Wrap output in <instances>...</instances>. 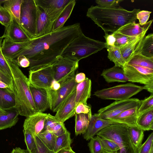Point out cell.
<instances>
[{
	"label": "cell",
	"instance_id": "d590c367",
	"mask_svg": "<svg viewBox=\"0 0 153 153\" xmlns=\"http://www.w3.org/2000/svg\"><path fill=\"white\" fill-rule=\"evenodd\" d=\"M70 133L67 131L63 134L57 137L53 152L55 153L63 149L71 147L72 143Z\"/></svg>",
	"mask_w": 153,
	"mask_h": 153
},
{
	"label": "cell",
	"instance_id": "b9f144b4",
	"mask_svg": "<svg viewBox=\"0 0 153 153\" xmlns=\"http://www.w3.org/2000/svg\"><path fill=\"white\" fill-rule=\"evenodd\" d=\"M140 101V104L138 111V116L143 112L153 108V94H151L149 97Z\"/></svg>",
	"mask_w": 153,
	"mask_h": 153
},
{
	"label": "cell",
	"instance_id": "83f0119b",
	"mask_svg": "<svg viewBox=\"0 0 153 153\" xmlns=\"http://www.w3.org/2000/svg\"><path fill=\"white\" fill-rule=\"evenodd\" d=\"M15 106L14 94L9 89L0 88V108L8 110Z\"/></svg>",
	"mask_w": 153,
	"mask_h": 153
},
{
	"label": "cell",
	"instance_id": "cb8c5ba5",
	"mask_svg": "<svg viewBox=\"0 0 153 153\" xmlns=\"http://www.w3.org/2000/svg\"><path fill=\"white\" fill-rule=\"evenodd\" d=\"M101 76L103 77L108 83L128 82V79L125 75L123 69L115 66L111 68L104 69Z\"/></svg>",
	"mask_w": 153,
	"mask_h": 153
},
{
	"label": "cell",
	"instance_id": "ba28073f",
	"mask_svg": "<svg viewBox=\"0 0 153 153\" xmlns=\"http://www.w3.org/2000/svg\"><path fill=\"white\" fill-rule=\"evenodd\" d=\"M79 62L71 57L59 56L52 65L54 80L61 84L75 76L78 68Z\"/></svg>",
	"mask_w": 153,
	"mask_h": 153
},
{
	"label": "cell",
	"instance_id": "d6986e66",
	"mask_svg": "<svg viewBox=\"0 0 153 153\" xmlns=\"http://www.w3.org/2000/svg\"><path fill=\"white\" fill-rule=\"evenodd\" d=\"M139 106L124 111L108 120L114 123H120L128 126H137Z\"/></svg>",
	"mask_w": 153,
	"mask_h": 153
},
{
	"label": "cell",
	"instance_id": "11a10c76",
	"mask_svg": "<svg viewBox=\"0 0 153 153\" xmlns=\"http://www.w3.org/2000/svg\"><path fill=\"white\" fill-rule=\"evenodd\" d=\"M86 78L85 75L84 73H79L76 74L75 81L77 83H79L83 81Z\"/></svg>",
	"mask_w": 153,
	"mask_h": 153
},
{
	"label": "cell",
	"instance_id": "ac0fdd59",
	"mask_svg": "<svg viewBox=\"0 0 153 153\" xmlns=\"http://www.w3.org/2000/svg\"><path fill=\"white\" fill-rule=\"evenodd\" d=\"M36 4L48 15L58 17L71 0H35Z\"/></svg>",
	"mask_w": 153,
	"mask_h": 153
},
{
	"label": "cell",
	"instance_id": "6da1fadb",
	"mask_svg": "<svg viewBox=\"0 0 153 153\" xmlns=\"http://www.w3.org/2000/svg\"><path fill=\"white\" fill-rule=\"evenodd\" d=\"M82 32L80 25L77 23L31 39L27 46L10 61L14 62L18 56H24L30 61L29 70L51 65Z\"/></svg>",
	"mask_w": 153,
	"mask_h": 153
},
{
	"label": "cell",
	"instance_id": "f1b7e54d",
	"mask_svg": "<svg viewBox=\"0 0 153 153\" xmlns=\"http://www.w3.org/2000/svg\"><path fill=\"white\" fill-rule=\"evenodd\" d=\"M76 3L75 0H71L54 23L52 31L56 30L64 26L70 17Z\"/></svg>",
	"mask_w": 153,
	"mask_h": 153
},
{
	"label": "cell",
	"instance_id": "ffe728a7",
	"mask_svg": "<svg viewBox=\"0 0 153 153\" xmlns=\"http://www.w3.org/2000/svg\"><path fill=\"white\" fill-rule=\"evenodd\" d=\"M113 123L108 120L103 119L92 115L87 130L83 134V138L86 140H89L102 129Z\"/></svg>",
	"mask_w": 153,
	"mask_h": 153
},
{
	"label": "cell",
	"instance_id": "5b68a950",
	"mask_svg": "<svg viewBox=\"0 0 153 153\" xmlns=\"http://www.w3.org/2000/svg\"><path fill=\"white\" fill-rule=\"evenodd\" d=\"M106 47L105 42L90 38L86 36L82 32L69 44L61 56L71 57L79 61Z\"/></svg>",
	"mask_w": 153,
	"mask_h": 153
},
{
	"label": "cell",
	"instance_id": "60d3db41",
	"mask_svg": "<svg viewBox=\"0 0 153 153\" xmlns=\"http://www.w3.org/2000/svg\"><path fill=\"white\" fill-rule=\"evenodd\" d=\"M101 142L103 149L108 152L116 153L120 149L117 143L111 140L101 137Z\"/></svg>",
	"mask_w": 153,
	"mask_h": 153
},
{
	"label": "cell",
	"instance_id": "f907efd6",
	"mask_svg": "<svg viewBox=\"0 0 153 153\" xmlns=\"http://www.w3.org/2000/svg\"><path fill=\"white\" fill-rule=\"evenodd\" d=\"M13 62L18 66L24 68L29 67L30 65L29 60L23 55L18 56Z\"/></svg>",
	"mask_w": 153,
	"mask_h": 153
},
{
	"label": "cell",
	"instance_id": "7402d4cb",
	"mask_svg": "<svg viewBox=\"0 0 153 153\" xmlns=\"http://www.w3.org/2000/svg\"><path fill=\"white\" fill-rule=\"evenodd\" d=\"M152 21V19L143 26L135 22L130 23L121 27L116 32L128 37H136L143 32L147 31Z\"/></svg>",
	"mask_w": 153,
	"mask_h": 153
},
{
	"label": "cell",
	"instance_id": "91938a15",
	"mask_svg": "<svg viewBox=\"0 0 153 153\" xmlns=\"http://www.w3.org/2000/svg\"><path fill=\"white\" fill-rule=\"evenodd\" d=\"M11 153H24L23 149L19 147L13 149Z\"/></svg>",
	"mask_w": 153,
	"mask_h": 153
},
{
	"label": "cell",
	"instance_id": "9c48e42d",
	"mask_svg": "<svg viewBox=\"0 0 153 153\" xmlns=\"http://www.w3.org/2000/svg\"><path fill=\"white\" fill-rule=\"evenodd\" d=\"M128 127L120 123H113L102 129L96 135L115 142L120 148L127 146L132 144L128 133Z\"/></svg>",
	"mask_w": 153,
	"mask_h": 153
},
{
	"label": "cell",
	"instance_id": "6125c7cd",
	"mask_svg": "<svg viewBox=\"0 0 153 153\" xmlns=\"http://www.w3.org/2000/svg\"><path fill=\"white\" fill-rule=\"evenodd\" d=\"M3 38L2 36L0 37V48L1 47L2 39Z\"/></svg>",
	"mask_w": 153,
	"mask_h": 153
},
{
	"label": "cell",
	"instance_id": "8fae6325",
	"mask_svg": "<svg viewBox=\"0 0 153 153\" xmlns=\"http://www.w3.org/2000/svg\"><path fill=\"white\" fill-rule=\"evenodd\" d=\"M75 75L60 84V87L57 91H54L50 88L48 89L50 98V108L53 112L56 111L76 89L78 83L75 81Z\"/></svg>",
	"mask_w": 153,
	"mask_h": 153
},
{
	"label": "cell",
	"instance_id": "d4e9b609",
	"mask_svg": "<svg viewBox=\"0 0 153 153\" xmlns=\"http://www.w3.org/2000/svg\"><path fill=\"white\" fill-rule=\"evenodd\" d=\"M67 131L64 123L61 122L50 114H47L42 131L51 132L58 137L65 133Z\"/></svg>",
	"mask_w": 153,
	"mask_h": 153
},
{
	"label": "cell",
	"instance_id": "03108f58",
	"mask_svg": "<svg viewBox=\"0 0 153 153\" xmlns=\"http://www.w3.org/2000/svg\"><path fill=\"white\" fill-rule=\"evenodd\" d=\"M6 0H0V5L2 3H4Z\"/></svg>",
	"mask_w": 153,
	"mask_h": 153
},
{
	"label": "cell",
	"instance_id": "f546056e",
	"mask_svg": "<svg viewBox=\"0 0 153 153\" xmlns=\"http://www.w3.org/2000/svg\"><path fill=\"white\" fill-rule=\"evenodd\" d=\"M137 126L144 131L153 130V108L146 111L137 117Z\"/></svg>",
	"mask_w": 153,
	"mask_h": 153
},
{
	"label": "cell",
	"instance_id": "44dd1931",
	"mask_svg": "<svg viewBox=\"0 0 153 153\" xmlns=\"http://www.w3.org/2000/svg\"><path fill=\"white\" fill-rule=\"evenodd\" d=\"M28 41L16 43L12 41L7 38H5L1 47V53L5 59L10 60L15 55L27 46Z\"/></svg>",
	"mask_w": 153,
	"mask_h": 153
},
{
	"label": "cell",
	"instance_id": "8d00e7d4",
	"mask_svg": "<svg viewBox=\"0 0 153 153\" xmlns=\"http://www.w3.org/2000/svg\"><path fill=\"white\" fill-rule=\"evenodd\" d=\"M42 142L50 150L53 151L57 136L52 132L43 131L37 135Z\"/></svg>",
	"mask_w": 153,
	"mask_h": 153
},
{
	"label": "cell",
	"instance_id": "836d02e7",
	"mask_svg": "<svg viewBox=\"0 0 153 153\" xmlns=\"http://www.w3.org/2000/svg\"><path fill=\"white\" fill-rule=\"evenodd\" d=\"M128 133L132 144L138 149L142 144L144 131L137 126H128Z\"/></svg>",
	"mask_w": 153,
	"mask_h": 153
},
{
	"label": "cell",
	"instance_id": "7dc6e473",
	"mask_svg": "<svg viewBox=\"0 0 153 153\" xmlns=\"http://www.w3.org/2000/svg\"><path fill=\"white\" fill-rule=\"evenodd\" d=\"M123 1L120 0H96L95 2L99 7L109 8L117 7Z\"/></svg>",
	"mask_w": 153,
	"mask_h": 153
},
{
	"label": "cell",
	"instance_id": "74e56055",
	"mask_svg": "<svg viewBox=\"0 0 153 153\" xmlns=\"http://www.w3.org/2000/svg\"><path fill=\"white\" fill-rule=\"evenodd\" d=\"M23 132L27 149L29 153H34L36 149L35 138L33 134L27 129H24Z\"/></svg>",
	"mask_w": 153,
	"mask_h": 153
},
{
	"label": "cell",
	"instance_id": "f5cc1de1",
	"mask_svg": "<svg viewBox=\"0 0 153 153\" xmlns=\"http://www.w3.org/2000/svg\"><path fill=\"white\" fill-rule=\"evenodd\" d=\"M136 149L132 144L120 148L116 153H137Z\"/></svg>",
	"mask_w": 153,
	"mask_h": 153
},
{
	"label": "cell",
	"instance_id": "f35d334b",
	"mask_svg": "<svg viewBox=\"0 0 153 153\" xmlns=\"http://www.w3.org/2000/svg\"><path fill=\"white\" fill-rule=\"evenodd\" d=\"M90 140L88 146L91 153H100L103 149L101 142V137L97 135Z\"/></svg>",
	"mask_w": 153,
	"mask_h": 153
},
{
	"label": "cell",
	"instance_id": "5bb4252c",
	"mask_svg": "<svg viewBox=\"0 0 153 153\" xmlns=\"http://www.w3.org/2000/svg\"><path fill=\"white\" fill-rule=\"evenodd\" d=\"M76 93L75 89L56 112L55 117L62 123H64L76 114Z\"/></svg>",
	"mask_w": 153,
	"mask_h": 153
},
{
	"label": "cell",
	"instance_id": "603a6c76",
	"mask_svg": "<svg viewBox=\"0 0 153 153\" xmlns=\"http://www.w3.org/2000/svg\"><path fill=\"white\" fill-rule=\"evenodd\" d=\"M91 80L87 77L82 82L77 84L76 88V106L80 103L87 105L88 99L91 97Z\"/></svg>",
	"mask_w": 153,
	"mask_h": 153
},
{
	"label": "cell",
	"instance_id": "681fc988",
	"mask_svg": "<svg viewBox=\"0 0 153 153\" xmlns=\"http://www.w3.org/2000/svg\"><path fill=\"white\" fill-rule=\"evenodd\" d=\"M75 113L76 114L83 113L92 115L91 106L82 103L79 104L76 107Z\"/></svg>",
	"mask_w": 153,
	"mask_h": 153
},
{
	"label": "cell",
	"instance_id": "7bdbcfd3",
	"mask_svg": "<svg viewBox=\"0 0 153 153\" xmlns=\"http://www.w3.org/2000/svg\"><path fill=\"white\" fill-rule=\"evenodd\" d=\"M12 16L9 11L0 5V23L6 27L11 23Z\"/></svg>",
	"mask_w": 153,
	"mask_h": 153
},
{
	"label": "cell",
	"instance_id": "9f6ffc18",
	"mask_svg": "<svg viewBox=\"0 0 153 153\" xmlns=\"http://www.w3.org/2000/svg\"><path fill=\"white\" fill-rule=\"evenodd\" d=\"M60 84L54 80L51 84L50 89L54 91H56L60 88Z\"/></svg>",
	"mask_w": 153,
	"mask_h": 153
},
{
	"label": "cell",
	"instance_id": "ee69618b",
	"mask_svg": "<svg viewBox=\"0 0 153 153\" xmlns=\"http://www.w3.org/2000/svg\"><path fill=\"white\" fill-rule=\"evenodd\" d=\"M112 34L115 39L114 46L119 48L127 44L137 37H129L123 35L116 32L112 33Z\"/></svg>",
	"mask_w": 153,
	"mask_h": 153
},
{
	"label": "cell",
	"instance_id": "6f0895ef",
	"mask_svg": "<svg viewBox=\"0 0 153 153\" xmlns=\"http://www.w3.org/2000/svg\"><path fill=\"white\" fill-rule=\"evenodd\" d=\"M55 153H76L72 149L71 147L62 149Z\"/></svg>",
	"mask_w": 153,
	"mask_h": 153
},
{
	"label": "cell",
	"instance_id": "30bf717a",
	"mask_svg": "<svg viewBox=\"0 0 153 153\" xmlns=\"http://www.w3.org/2000/svg\"><path fill=\"white\" fill-rule=\"evenodd\" d=\"M140 101L136 98L115 101L109 105L100 108L94 114L100 118L109 120L124 111L139 106Z\"/></svg>",
	"mask_w": 153,
	"mask_h": 153
},
{
	"label": "cell",
	"instance_id": "ab89813d",
	"mask_svg": "<svg viewBox=\"0 0 153 153\" xmlns=\"http://www.w3.org/2000/svg\"><path fill=\"white\" fill-rule=\"evenodd\" d=\"M137 153H153V133L149 136L146 140L137 150Z\"/></svg>",
	"mask_w": 153,
	"mask_h": 153
},
{
	"label": "cell",
	"instance_id": "db71d44e",
	"mask_svg": "<svg viewBox=\"0 0 153 153\" xmlns=\"http://www.w3.org/2000/svg\"><path fill=\"white\" fill-rule=\"evenodd\" d=\"M105 40L106 49L112 46H114L115 42V39L113 34H109L108 33H105V35L104 36Z\"/></svg>",
	"mask_w": 153,
	"mask_h": 153
},
{
	"label": "cell",
	"instance_id": "1f68e13d",
	"mask_svg": "<svg viewBox=\"0 0 153 153\" xmlns=\"http://www.w3.org/2000/svg\"><path fill=\"white\" fill-rule=\"evenodd\" d=\"M136 53H139L148 58H153V33H150L144 37Z\"/></svg>",
	"mask_w": 153,
	"mask_h": 153
},
{
	"label": "cell",
	"instance_id": "9a60e30c",
	"mask_svg": "<svg viewBox=\"0 0 153 153\" xmlns=\"http://www.w3.org/2000/svg\"><path fill=\"white\" fill-rule=\"evenodd\" d=\"M30 88L37 112H43L50 108L48 89L35 87L29 83Z\"/></svg>",
	"mask_w": 153,
	"mask_h": 153
},
{
	"label": "cell",
	"instance_id": "816d5d0a",
	"mask_svg": "<svg viewBox=\"0 0 153 153\" xmlns=\"http://www.w3.org/2000/svg\"><path fill=\"white\" fill-rule=\"evenodd\" d=\"M0 80L8 85L11 91L14 93V88L12 79L7 76L0 71Z\"/></svg>",
	"mask_w": 153,
	"mask_h": 153
},
{
	"label": "cell",
	"instance_id": "e7e4bbea",
	"mask_svg": "<svg viewBox=\"0 0 153 153\" xmlns=\"http://www.w3.org/2000/svg\"><path fill=\"white\" fill-rule=\"evenodd\" d=\"M100 153H112L108 152L103 149L102 150V151Z\"/></svg>",
	"mask_w": 153,
	"mask_h": 153
},
{
	"label": "cell",
	"instance_id": "680465c9",
	"mask_svg": "<svg viewBox=\"0 0 153 153\" xmlns=\"http://www.w3.org/2000/svg\"><path fill=\"white\" fill-rule=\"evenodd\" d=\"M143 86V89L147 90L151 94H153V85H144Z\"/></svg>",
	"mask_w": 153,
	"mask_h": 153
},
{
	"label": "cell",
	"instance_id": "f6af8a7d",
	"mask_svg": "<svg viewBox=\"0 0 153 153\" xmlns=\"http://www.w3.org/2000/svg\"><path fill=\"white\" fill-rule=\"evenodd\" d=\"M0 71L7 76L12 78V74L6 59L2 55L0 48Z\"/></svg>",
	"mask_w": 153,
	"mask_h": 153
},
{
	"label": "cell",
	"instance_id": "4dcf8cb0",
	"mask_svg": "<svg viewBox=\"0 0 153 153\" xmlns=\"http://www.w3.org/2000/svg\"><path fill=\"white\" fill-rule=\"evenodd\" d=\"M91 115L88 114H76L75 117V134H84L86 132Z\"/></svg>",
	"mask_w": 153,
	"mask_h": 153
},
{
	"label": "cell",
	"instance_id": "bcb514c9",
	"mask_svg": "<svg viewBox=\"0 0 153 153\" xmlns=\"http://www.w3.org/2000/svg\"><path fill=\"white\" fill-rule=\"evenodd\" d=\"M34 136L36 144V149L34 153H55L46 146L37 135Z\"/></svg>",
	"mask_w": 153,
	"mask_h": 153
},
{
	"label": "cell",
	"instance_id": "e575fe53",
	"mask_svg": "<svg viewBox=\"0 0 153 153\" xmlns=\"http://www.w3.org/2000/svg\"><path fill=\"white\" fill-rule=\"evenodd\" d=\"M23 0H6L3 7L19 23L21 6Z\"/></svg>",
	"mask_w": 153,
	"mask_h": 153
},
{
	"label": "cell",
	"instance_id": "52a82bcc",
	"mask_svg": "<svg viewBox=\"0 0 153 153\" xmlns=\"http://www.w3.org/2000/svg\"><path fill=\"white\" fill-rule=\"evenodd\" d=\"M37 17V5L35 0H23L19 24L30 39L36 36Z\"/></svg>",
	"mask_w": 153,
	"mask_h": 153
},
{
	"label": "cell",
	"instance_id": "484cf974",
	"mask_svg": "<svg viewBox=\"0 0 153 153\" xmlns=\"http://www.w3.org/2000/svg\"><path fill=\"white\" fill-rule=\"evenodd\" d=\"M147 32H143L127 44L119 48L122 55L126 62L135 53L137 52Z\"/></svg>",
	"mask_w": 153,
	"mask_h": 153
},
{
	"label": "cell",
	"instance_id": "3957f363",
	"mask_svg": "<svg viewBox=\"0 0 153 153\" xmlns=\"http://www.w3.org/2000/svg\"><path fill=\"white\" fill-rule=\"evenodd\" d=\"M6 60L12 74L16 102L15 108L19 115L26 117L35 114L38 112L30 88L28 79L17 64Z\"/></svg>",
	"mask_w": 153,
	"mask_h": 153
},
{
	"label": "cell",
	"instance_id": "7c38bea8",
	"mask_svg": "<svg viewBox=\"0 0 153 153\" xmlns=\"http://www.w3.org/2000/svg\"><path fill=\"white\" fill-rule=\"evenodd\" d=\"M28 79L29 83L33 86L49 89L54 80V72L52 65L29 70Z\"/></svg>",
	"mask_w": 153,
	"mask_h": 153
},
{
	"label": "cell",
	"instance_id": "be15d7a7",
	"mask_svg": "<svg viewBox=\"0 0 153 153\" xmlns=\"http://www.w3.org/2000/svg\"><path fill=\"white\" fill-rule=\"evenodd\" d=\"M5 111L4 110L1 108H0V115H1L2 114L4 113Z\"/></svg>",
	"mask_w": 153,
	"mask_h": 153
},
{
	"label": "cell",
	"instance_id": "4316f807",
	"mask_svg": "<svg viewBox=\"0 0 153 153\" xmlns=\"http://www.w3.org/2000/svg\"><path fill=\"white\" fill-rule=\"evenodd\" d=\"M19 115L18 112L15 108L6 110L0 115V130L15 126L19 120Z\"/></svg>",
	"mask_w": 153,
	"mask_h": 153
},
{
	"label": "cell",
	"instance_id": "e0dca14e",
	"mask_svg": "<svg viewBox=\"0 0 153 153\" xmlns=\"http://www.w3.org/2000/svg\"><path fill=\"white\" fill-rule=\"evenodd\" d=\"M47 114L38 112L27 117L24 123L23 129L29 131L33 136L38 135L43 130Z\"/></svg>",
	"mask_w": 153,
	"mask_h": 153
},
{
	"label": "cell",
	"instance_id": "4fadbf2b",
	"mask_svg": "<svg viewBox=\"0 0 153 153\" xmlns=\"http://www.w3.org/2000/svg\"><path fill=\"white\" fill-rule=\"evenodd\" d=\"M36 5L37 17L36 37L52 32L54 23L57 19L48 14L42 8L37 4Z\"/></svg>",
	"mask_w": 153,
	"mask_h": 153
},
{
	"label": "cell",
	"instance_id": "2e32d148",
	"mask_svg": "<svg viewBox=\"0 0 153 153\" xmlns=\"http://www.w3.org/2000/svg\"><path fill=\"white\" fill-rule=\"evenodd\" d=\"M2 36L3 38H7L16 43L25 42L31 39L13 17L11 23L5 27L4 32Z\"/></svg>",
	"mask_w": 153,
	"mask_h": 153
},
{
	"label": "cell",
	"instance_id": "94428289",
	"mask_svg": "<svg viewBox=\"0 0 153 153\" xmlns=\"http://www.w3.org/2000/svg\"><path fill=\"white\" fill-rule=\"evenodd\" d=\"M0 88L10 89L8 85L3 82L0 80Z\"/></svg>",
	"mask_w": 153,
	"mask_h": 153
},
{
	"label": "cell",
	"instance_id": "8992f818",
	"mask_svg": "<svg viewBox=\"0 0 153 153\" xmlns=\"http://www.w3.org/2000/svg\"><path fill=\"white\" fill-rule=\"evenodd\" d=\"M143 89V86L128 83L97 90L93 95L104 100H122L130 98Z\"/></svg>",
	"mask_w": 153,
	"mask_h": 153
},
{
	"label": "cell",
	"instance_id": "7a4b0ae2",
	"mask_svg": "<svg viewBox=\"0 0 153 153\" xmlns=\"http://www.w3.org/2000/svg\"><path fill=\"white\" fill-rule=\"evenodd\" d=\"M140 9L128 11L122 8L103 7L91 6L88 9L86 16L100 27L105 33L116 32L124 25L135 22Z\"/></svg>",
	"mask_w": 153,
	"mask_h": 153
},
{
	"label": "cell",
	"instance_id": "d6a6232c",
	"mask_svg": "<svg viewBox=\"0 0 153 153\" xmlns=\"http://www.w3.org/2000/svg\"><path fill=\"white\" fill-rule=\"evenodd\" d=\"M107 50L108 59L114 63L115 66L123 68L126 62L122 55L119 48L114 46Z\"/></svg>",
	"mask_w": 153,
	"mask_h": 153
},
{
	"label": "cell",
	"instance_id": "277c9868",
	"mask_svg": "<svg viewBox=\"0 0 153 153\" xmlns=\"http://www.w3.org/2000/svg\"><path fill=\"white\" fill-rule=\"evenodd\" d=\"M128 82L153 85V58L134 53L123 68Z\"/></svg>",
	"mask_w": 153,
	"mask_h": 153
},
{
	"label": "cell",
	"instance_id": "c3c4849f",
	"mask_svg": "<svg viewBox=\"0 0 153 153\" xmlns=\"http://www.w3.org/2000/svg\"><path fill=\"white\" fill-rule=\"evenodd\" d=\"M151 13V11L143 10L137 13L136 18L139 20L140 25L143 26L147 22Z\"/></svg>",
	"mask_w": 153,
	"mask_h": 153
},
{
	"label": "cell",
	"instance_id": "003e7915",
	"mask_svg": "<svg viewBox=\"0 0 153 153\" xmlns=\"http://www.w3.org/2000/svg\"><path fill=\"white\" fill-rule=\"evenodd\" d=\"M24 153H29L28 150L27 149L26 150L23 149Z\"/></svg>",
	"mask_w": 153,
	"mask_h": 153
}]
</instances>
